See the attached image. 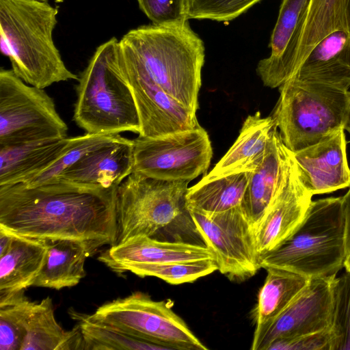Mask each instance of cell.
<instances>
[{"mask_svg":"<svg viewBox=\"0 0 350 350\" xmlns=\"http://www.w3.org/2000/svg\"><path fill=\"white\" fill-rule=\"evenodd\" d=\"M80 327L86 350H163L165 347L92 321L88 314L72 312Z\"/></svg>","mask_w":350,"mask_h":350,"instance_id":"cell-29","label":"cell"},{"mask_svg":"<svg viewBox=\"0 0 350 350\" xmlns=\"http://www.w3.org/2000/svg\"><path fill=\"white\" fill-rule=\"evenodd\" d=\"M342 204L345 223L346 261L350 258V186L347 193L342 196Z\"/></svg>","mask_w":350,"mask_h":350,"instance_id":"cell-37","label":"cell"},{"mask_svg":"<svg viewBox=\"0 0 350 350\" xmlns=\"http://www.w3.org/2000/svg\"><path fill=\"white\" fill-rule=\"evenodd\" d=\"M85 349L78 325L64 330L55 317L52 299L46 297L35 304L28 317L25 336L21 350Z\"/></svg>","mask_w":350,"mask_h":350,"instance_id":"cell-25","label":"cell"},{"mask_svg":"<svg viewBox=\"0 0 350 350\" xmlns=\"http://www.w3.org/2000/svg\"><path fill=\"white\" fill-rule=\"evenodd\" d=\"M310 0H282L269 47L270 55L260 60L256 73L263 85L279 88L295 72L296 58Z\"/></svg>","mask_w":350,"mask_h":350,"instance_id":"cell-15","label":"cell"},{"mask_svg":"<svg viewBox=\"0 0 350 350\" xmlns=\"http://www.w3.org/2000/svg\"><path fill=\"white\" fill-rule=\"evenodd\" d=\"M141 10L159 26H181L188 22L186 0H137Z\"/></svg>","mask_w":350,"mask_h":350,"instance_id":"cell-35","label":"cell"},{"mask_svg":"<svg viewBox=\"0 0 350 350\" xmlns=\"http://www.w3.org/2000/svg\"><path fill=\"white\" fill-rule=\"evenodd\" d=\"M289 151L275 126L262 161L251 173L241 203V207L254 230L279 189L287 165Z\"/></svg>","mask_w":350,"mask_h":350,"instance_id":"cell-20","label":"cell"},{"mask_svg":"<svg viewBox=\"0 0 350 350\" xmlns=\"http://www.w3.org/2000/svg\"><path fill=\"white\" fill-rule=\"evenodd\" d=\"M275 126L271 116L263 118L259 111L248 116L234 143L202 180H208L234 173L253 172L264 157Z\"/></svg>","mask_w":350,"mask_h":350,"instance_id":"cell-22","label":"cell"},{"mask_svg":"<svg viewBox=\"0 0 350 350\" xmlns=\"http://www.w3.org/2000/svg\"><path fill=\"white\" fill-rule=\"evenodd\" d=\"M38 1H44V0H38Z\"/></svg>","mask_w":350,"mask_h":350,"instance_id":"cell-40","label":"cell"},{"mask_svg":"<svg viewBox=\"0 0 350 350\" xmlns=\"http://www.w3.org/2000/svg\"><path fill=\"white\" fill-rule=\"evenodd\" d=\"M34 304L24 291L0 301V350L21 349L27 321Z\"/></svg>","mask_w":350,"mask_h":350,"instance_id":"cell-31","label":"cell"},{"mask_svg":"<svg viewBox=\"0 0 350 350\" xmlns=\"http://www.w3.org/2000/svg\"><path fill=\"white\" fill-rule=\"evenodd\" d=\"M261 0H186L187 18L228 22Z\"/></svg>","mask_w":350,"mask_h":350,"instance_id":"cell-34","label":"cell"},{"mask_svg":"<svg viewBox=\"0 0 350 350\" xmlns=\"http://www.w3.org/2000/svg\"><path fill=\"white\" fill-rule=\"evenodd\" d=\"M312 196L301 183L292 152L289 151L279 189L255 228L259 257L278 247L295 231L307 214Z\"/></svg>","mask_w":350,"mask_h":350,"instance_id":"cell-14","label":"cell"},{"mask_svg":"<svg viewBox=\"0 0 350 350\" xmlns=\"http://www.w3.org/2000/svg\"><path fill=\"white\" fill-rule=\"evenodd\" d=\"M336 30L350 33V0H310L298 46L296 70L314 46Z\"/></svg>","mask_w":350,"mask_h":350,"instance_id":"cell-28","label":"cell"},{"mask_svg":"<svg viewBox=\"0 0 350 350\" xmlns=\"http://www.w3.org/2000/svg\"><path fill=\"white\" fill-rule=\"evenodd\" d=\"M345 268L346 271L350 272V258L345 261Z\"/></svg>","mask_w":350,"mask_h":350,"instance_id":"cell-39","label":"cell"},{"mask_svg":"<svg viewBox=\"0 0 350 350\" xmlns=\"http://www.w3.org/2000/svg\"><path fill=\"white\" fill-rule=\"evenodd\" d=\"M188 211L222 274L240 282L256 273L260 267L255 230L241 206L217 213Z\"/></svg>","mask_w":350,"mask_h":350,"instance_id":"cell-11","label":"cell"},{"mask_svg":"<svg viewBox=\"0 0 350 350\" xmlns=\"http://www.w3.org/2000/svg\"><path fill=\"white\" fill-rule=\"evenodd\" d=\"M272 118L284 146L292 152L345 129L350 91L293 78L279 88Z\"/></svg>","mask_w":350,"mask_h":350,"instance_id":"cell-6","label":"cell"},{"mask_svg":"<svg viewBox=\"0 0 350 350\" xmlns=\"http://www.w3.org/2000/svg\"><path fill=\"white\" fill-rule=\"evenodd\" d=\"M57 8L46 0H0V46L12 70L26 83L44 89L79 80L53 40Z\"/></svg>","mask_w":350,"mask_h":350,"instance_id":"cell-3","label":"cell"},{"mask_svg":"<svg viewBox=\"0 0 350 350\" xmlns=\"http://www.w3.org/2000/svg\"><path fill=\"white\" fill-rule=\"evenodd\" d=\"M336 275L310 278L287 307L254 334L252 350H267L274 340L312 334L329 327L333 285Z\"/></svg>","mask_w":350,"mask_h":350,"instance_id":"cell-13","label":"cell"},{"mask_svg":"<svg viewBox=\"0 0 350 350\" xmlns=\"http://www.w3.org/2000/svg\"><path fill=\"white\" fill-rule=\"evenodd\" d=\"M187 180H165L133 171L116 193V243L138 237H154L182 217L186 204Z\"/></svg>","mask_w":350,"mask_h":350,"instance_id":"cell-7","label":"cell"},{"mask_svg":"<svg viewBox=\"0 0 350 350\" xmlns=\"http://www.w3.org/2000/svg\"><path fill=\"white\" fill-rule=\"evenodd\" d=\"M120 134H93L69 137L62 154L48 167L25 183L36 186L56 179L66 169L75 164L87 152L116 140Z\"/></svg>","mask_w":350,"mask_h":350,"instance_id":"cell-32","label":"cell"},{"mask_svg":"<svg viewBox=\"0 0 350 350\" xmlns=\"http://www.w3.org/2000/svg\"><path fill=\"white\" fill-rule=\"evenodd\" d=\"M218 270L215 258L159 263H133L120 267L116 273L130 271L139 277L154 276L171 284L193 282Z\"/></svg>","mask_w":350,"mask_h":350,"instance_id":"cell-30","label":"cell"},{"mask_svg":"<svg viewBox=\"0 0 350 350\" xmlns=\"http://www.w3.org/2000/svg\"><path fill=\"white\" fill-rule=\"evenodd\" d=\"M329 328L304 335L273 341L267 350H331Z\"/></svg>","mask_w":350,"mask_h":350,"instance_id":"cell-36","label":"cell"},{"mask_svg":"<svg viewBox=\"0 0 350 350\" xmlns=\"http://www.w3.org/2000/svg\"><path fill=\"white\" fill-rule=\"evenodd\" d=\"M119 50L167 94L196 113L205 48L188 22L181 26L152 24L131 29L119 41Z\"/></svg>","mask_w":350,"mask_h":350,"instance_id":"cell-2","label":"cell"},{"mask_svg":"<svg viewBox=\"0 0 350 350\" xmlns=\"http://www.w3.org/2000/svg\"><path fill=\"white\" fill-rule=\"evenodd\" d=\"M291 78L348 91L350 88V33L336 30L321 40Z\"/></svg>","mask_w":350,"mask_h":350,"instance_id":"cell-19","label":"cell"},{"mask_svg":"<svg viewBox=\"0 0 350 350\" xmlns=\"http://www.w3.org/2000/svg\"><path fill=\"white\" fill-rule=\"evenodd\" d=\"M347 258L342 197L312 200L295 231L259 257L260 268L279 267L308 278L336 275Z\"/></svg>","mask_w":350,"mask_h":350,"instance_id":"cell-5","label":"cell"},{"mask_svg":"<svg viewBox=\"0 0 350 350\" xmlns=\"http://www.w3.org/2000/svg\"><path fill=\"white\" fill-rule=\"evenodd\" d=\"M329 330L331 350H350V272L336 277Z\"/></svg>","mask_w":350,"mask_h":350,"instance_id":"cell-33","label":"cell"},{"mask_svg":"<svg viewBox=\"0 0 350 350\" xmlns=\"http://www.w3.org/2000/svg\"><path fill=\"white\" fill-rule=\"evenodd\" d=\"M133 139L120 135L85 154L53 180L90 187L119 186L133 172Z\"/></svg>","mask_w":350,"mask_h":350,"instance_id":"cell-17","label":"cell"},{"mask_svg":"<svg viewBox=\"0 0 350 350\" xmlns=\"http://www.w3.org/2000/svg\"><path fill=\"white\" fill-rule=\"evenodd\" d=\"M252 172L200 180L186 194L188 210L217 213L241 206Z\"/></svg>","mask_w":350,"mask_h":350,"instance_id":"cell-27","label":"cell"},{"mask_svg":"<svg viewBox=\"0 0 350 350\" xmlns=\"http://www.w3.org/2000/svg\"><path fill=\"white\" fill-rule=\"evenodd\" d=\"M215 258L207 246L138 236L110 246L98 257L112 271L133 263H159Z\"/></svg>","mask_w":350,"mask_h":350,"instance_id":"cell-18","label":"cell"},{"mask_svg":"<svg viewBox=\"0 0 350 350\" xmlns=\"http://www.w3.org/2000/svg\"><path fill=\"white\" fill-rule=\"evenodd\" d=\"M68 126L44 89L29 85L12 70H0V146L67 137Z\"/></svg>","mask_w":350,"mask_h":350,"instance_id":"cell-9","label":"cell"},{"mask_svg":"<svg viewBox=\"0 0 350 350\" xmlns=\"http://www.w3.org/2000/svg\"><path fill=\"white\" fill-rule=\"evenodd\" d=\"M95 252L81 241H48L46 260L33 286L60 290L77 285L86 275V258Z\"/></svg>","mask_w":350,"mask_h":350,"instance_id":"cell-24","label":"cell"},{"mask_svg":"<svg viewBox=\"0 0 350 350\" xmlns=\"http://www.w3.org/2000/svg\"><path fill=\"white\" fill-rule=\"evenodd\" d=\"M118 187L60 180L0 186V227L46 241H81L96 252L116 243Z\"/></svg>","mask_w":350,"mask_h":350,"instance_id":"cell-1","label":"cell"},{"mask_svg":"<svg viewBox=\"0 0 350 350\" xmlns=\"http://www.w3.org/2000/svg\"><path fill=\"white\" fill-rule=\"evenodd\" d=\"M88 316L92 321L166 349H208L167 302L155 301L144 293L134 292L106 302Z\"/></svg>","mask_w":350,"mask_h":350,"instance_id":"cell-8","label":"cell"},{"mask_svg":"<svg viewBox=\"0 0 350 350\" xmlns=\"http://www.w3.org/2000/svg\"><path fill=\"white\" fill-rule=\"evenodd\" d=\"M213 149L209 136L200 125L157 137L133 139V169L165 180L191 181L209 167Z\"/></svg>","mask_w":350,"mask_h":350,"instance_id":"cell-10","label":"cell"},{"mask_svg":"<svg viewBox=\"0 0 350 350\" xmlns=\"http://www.w3.org/2000/svg\"><path fill=\"white\" fill-rule=\"evenodd\" d=\"M68 139L67 137L0 146V186L27 182L62 154Z\"/></svg>","mask_w":350,"mask_h":350,"instance_id":"cell-23","label":"cell"},{"mask_svg":"<svg viewBox=\"0 0 350 350\" xmlns=\"http://www.w3.org/2000/svg\"><path fill=\"white\" fill-rule=\"evenodd\" d=\"M78 81L73 116L78 126L87 133H139L138 111L120 68L116 38L97 47Z\"/></svg>","mask_w":350,"mask_h":350,"instance_id":"cell-4","label":"cell"},{"mask_svg":"<svg viewBox=\"0 0 350 350\" xmlns=\"http://www.w3.org/2000/svg\"><path fill=\"white\" fill-rule=\"evenodd\" d=\"M345 129L325 139L292 152L299 179L312 196L350 186Z\"/></svg>","mask_w":350,"mask_h":350,"instance_id":"cell-16","label":"cell"},{"mask_svg":"<svg viewBox=\"0 0 350 350\" xmlns=\"http://www.w3.org/2000/svg\"><path fill=\"white\" fill-rule=\"evenodd\" d=\"M345 130H346L350 135V103L349 106L346 124L345 126Z\"/></svg>","mask_w":350,"mask_h":350,"instance_id":"cell-38","label":"cell"},{"mask_svg":"<svg viewBox=\"0 0 350 350\" xmlns=\"http://www.w3.org/2000/svg\"><path fill=\"white\" fill-rule=\"evenodd\" d=\"M122 72L133 92L140 122L141 137H157L200 126L196 113L178 103L119 50Z\"/></svg>","mask_w":350,"mask_h":350,"instance_id":"cell-12","label":"cell"},{"mask_svg":"<svg viewBox=\"0 0 350 350\" xmlns=\"http://www.w3.org/2000/svg\"><path fill=\"white\" fill-rule=\"evenodd\" d=\"M0 254V301L33 285L46 260L48 241L12 232Z\"/></svg>","mask_w":350,"mask_h":350,"instance_id":"cell-21","label":"cell"},{"mask_svg":"<svg viewBox=\"0 0 350 350\" xmlns=\"http://www.w3.org/2000/svg\"><path fill=\"white\" fill-rule=\"evenodd\" d=\"M267 276L254 310V334L272 322L306 286L310 278L279 267L265 269Z\"/></svg>","mask_w":350,"mask_h":350,"instance_id":"cell-26","label":"cell"}]
</instances>
